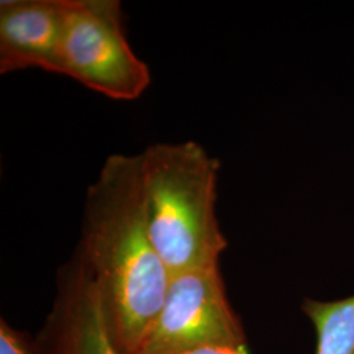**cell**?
Masks as SVG:
<instances>
[{"instance_id":"obj_6","label":"cell","mask_w":354,"mask_h":354,"mask_svg":"<svg viewBox=\"0 0 354 354\" xmlns=\"http://www.w3.org/2000/svg\"><path fill=\"white\" fill-rule=\"evenodd\" d=\"M66 0L0 3V74L39 68L61 73Z\"/></svg>"},{"instance_id":"obj_2","label":"cell","mask_w":354,"mask_h":354,"mask_svg":"<svg viewBox=\"0 0 354 354\" xmlns=\"http://www.w3.org/2000/svg\"><path fill=\"white\" fill-rule=\"evenodd\" d=\"M140 155L150 236L171 277L219 266L228 243L216 216L218 159L194 140L153 143Z\"/></svg>"},{"instance_id":"obj_8","label":"cell","mask_w":354,"mask_h":354,"mask_svg":"<svg viewBox=\"0 0 354 354\" xmlns=\"http://www.w3.org/2000/svg\"><path fill=\"white\" fill-rule=\"evenodd\" d=\"M0 354H42L37 342L28 333L13 328L6 320L0 319Z\"/></svg>"},{"instance_id":"obj_1","label":"cell","mask_w":354,"mask_h":354,"mask_svg":"<svg viewBox=\"0 0 354 354\" xmlns=\"http://www.w3.org/2000/svg\"><path fill=\"white\" fill-rule=\"evenodd\" d=\"M76 254L99 290L115 345L136 353L171 281L149 231L140 153H113L102 165L87 192Z\"/></svg>"},{"instance_id":"obj_5","label":"cell","mask_w":354,"mask_h":354,"mask_svg":"<svg viewBox=\"0 0 354 354\" xmlns=\"http://www.w3.org/2000/svg\"><path fill=\"white\" fill-rule=\"evenodd\" d=\"M36 342L42 354H122L99 290L77 254L58 272L53 307Z\"/></svg>"},{"instance_id":"obj_9","label":"cell","mask_w":354,"mask_h":354,"mask_svg":"<svg viewBox=\"0 0 354 354\" xmlns=\"http://www.w3.org/2000/svg\"><path fill=\"white\" fill-rule=\"evenodd\" d=\"M184 354H248L245 345H213L203 346Z\"/></svg>"},{"instance_id":"obj_4","label":"cell","mask_w":354,"mask_h":354,"mask_svg":"<svg viewBox=\"0 0 354 354\" xmlns=\"http://www.w3.org/2000/svg\"><path fill=\"white\" fill-rule=\"evenodd\" d=\"M213 345H245L219 266L172 276L162 308L134 354H184Z\"/></svg>"},{"instance_id":"obj_7","label":"cell","mask_w":354,"mask_h":354,"mask_svg":"<svg viewBox=\"0 0 354 354\" xmlns=\"http://www.w3.org/2000/svg\"><path fill=\"white\" fill-rule=\"evenodd\" d=\"M317 332V354H354V294L337 301L304 299Z\"/></svg>"},{"instance_id":"obj_3","label":"cell","mask_w":354,"mask_h":354,"mask_svg":"<svg viewBox=\"0 0 354 354\" xmlns=\"http://www.w3.org/2000/svg\"><path fill=\"white\" fill-rule=\"evenodd\" d=\"M61 75L113 100L131 102L151 83L131 49L117 0H66Z\"/></svg>"}]
</instances>
